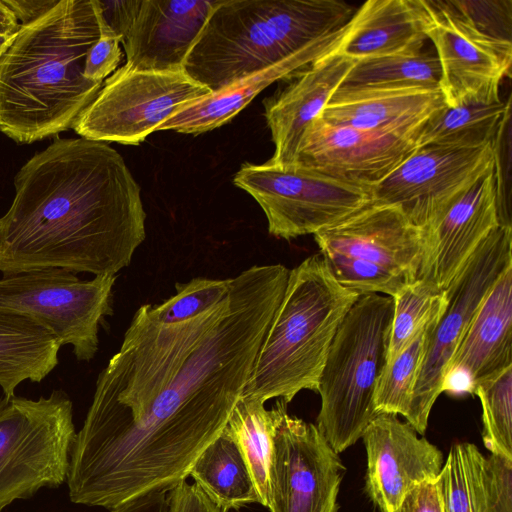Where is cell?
<instances>
[{
	"label": "cell",
	"instance_id": "cell-1",
	"mask_svg": "<svg viewBox=\"0 0 512 512\" xmlns=\"http://www.w3.org/2000/svg\"><path fill=\"white\" fill-rule=\"evenodd\" d=\"M289 271L252 266L231 278L217 306L181 323L157 322L150 304L138 308L76 433L73 503L112 509L187 479L243 394Z\"/></svg>",
	"mask_w": 512,
	"mask_h": 512
},
{
	"label": "cell",
	"instance_id": "cell-2",
	"mask_svg": "<svg viewBox=\"0 0 512 512\" xmlns=\"http://www.w3.org/2000/svg\"><path fill=\"white\" fill-rule=\"evenodd\" d=\"M0 217L3 276L60 268L116 275L144 241L140 186L105 142L55 139L18 171Z\"/></svg>",
	"mask_w": 512,
	"mask_h": 512
},
{
	"label": "cell",
	"instance_id": "cell-3",
	"mask_svg": "<svg viewBox=\"0 0 512 512\" xmlns=\"http://www.w3.org/2000/svg\"><path fill=\"white\" fill-rule=\"evenodd\" d=\"M100 34L95 0H60L20 25L0 58V132L29 144L72 128L103 85L84 76Z\"/></svg>",
	"mask_w": 512,
	"mask_h": 512
},
{
	"label": "cell",
	"instance_id": "cell-4",
	"mask_svg": "<svg viewBox=\"0 0 512 512\" xmlns=\"http://www.w3.org/2000/svg\"><path fill=\"white\" fill-rule=\"evenodd\" d=\"M357 10L339 0H217L184 72L213 93L298 54L339 51Z\"/></svg>",
	"mask_w": 512,
	"mask_h": 512
},
{
	"label": "cell",
	"instance_id": "cell-5",
	"mask_svg": "<svg viewBox=\"0 0 512 512\" xmlns=\"http://www.w3.org/2000/svg\"><path fill=\"white\" fill-rule=\"evenodd\" d=\"M359 296L336 281L319 253L290 270L242 395L288 404L302 390L317 392L333 338Z\"/></svg>",
	"mask_w": 512,
	"mask_h": 512
},
{
	"label": "cell",
	"instance_id": "cell-6",
	"mask_svg": "<svg viewBox=\"0 0 512 512\" xmlns=\"http://www.w3.org/2000/svg\"><path fill=\"white\" fill-rule=\"evenodd\" d=\"M393 298L363 293L342 320L328 351L317 392V427L338 454L361 438L378 414L375 394L387 362Z\"/></svg>",
	"mask_w": 512,
	"mask_h": 512
},
{
	"label": "cell",
	"instance_id": "cell-7",
	"mask_svg": "<svg viewBox=\"0 0 512 512\" xmlns=\"http://www.w3.org/2000/svg\"><path fill=\"white\" fill-rule=\"evenodd\" d=\"M313 236L336 281L359 294L393 298L417 280L423 229L396 206L369 202Z\"/></svg>",
	"mask_w": 512,
	"mask_h": 512
},
{
	"label": "cell",
	"instance_id": "cell-8",
	"mask_svg": "<svg viewBox=\"0 0 512 512\" xmlns=\"http://www.w3.org/2000/svg\"><path fill=\"white\" fill-rule=\"evenodd\" d=\"M75 436L72 401L63 390L37 400L0 399V512L67 481Z\"/></svg>",
	"mask_w": 512,
	"mask_h": 512
},
{
	"label": "cell",
	"instance_id": "cell-9",
	"mask_svg": "<svg viewBox=\"0 0 512 512\" xmlns=\"http://www.w3.org/2000/svg\"><path fill=\"white\" fill-rule=\"evenodd\" d=\"M510 266L512 229L497 226L445 290L446 304L432 328L405 418L416 432L425 433L448 364L485 297Z\"/></svg>",
	"mask_w": 512,
	"mask_h": 512
},
{
	"label": "cell",
	"instance_id": "cell-10",
	"mask_svg": "<svg viewBox=\"0 0 512 512\" xmlns=\"http://www.w3.org/2000/svg\"><path fill=\"white\" fill-rule=\"evenodd\" d=\"M116 275L80 280L60 268L0 278V306L35 319L60 343L71 345L79 361L94 358L99 326L112 314Z\"/></svg>",
	"mask_w": 512,
	"mask_h": 512
},
{
	"label": "cell",
	"instance_id": "cell-11",
	"mask_svg": "<svg viewBox=\"0 0 512 512\" xmlns=\"http://www.w3.org/2000/svg\"><path fill=\"white\" fill-rule=\"evenodd\" d=\"M262 208L271 235L315 234L370 202L368 190L298 166L244 163L233 178Z\"/></svg>",
	"mask_w": 512,
	"mask_h": 512
},
{
	"label": "cell",
	"instance_id": "cell-12",
	"mask_svg": "<svg viewBox=\"0 0 512 512\" xmlns=\"http://www.w3.org/2000/svg\"><path fill=\"white\" fill-rule=\"evenodd\" d=\"M210 93L184 71H139L123 65L103 82L72 128L89 140L138 145L178 110Z\"/></svg>",
	"mask_w": 512,
	"mask_h": 512
},
{
	"label": "cell",
	"instance_id": "cell-13",
	"mask_svg": "<svg viewBox=\"0 0 512 512\" xmlns=\"http://www.w3.org/2000/svg\"><path fill=\"white\" fill-rule=\"evenodd\" d=\"M425 3L426 34L436 49L447 105L500 101V84L510 74L511 39L479 25L459 1Z\"/></svg>",
	"mask_w": 512,
	"mask_h": 512
},
{
	"label": "cell",
	"instance_id": "cell-14",
	"mask_svg": "<svg viewBox=\"0 0 512 512\" xmlns=\"http://www.w3.org/2000/svg\"><path fill=\"white\" fill-rule=\"evenodd\" d=\"M272 413L267 507L271 512H337L345 470L338 454L315 424L291 416L283 400Z\"/></svg>",
	"mask_w": 512,
	"mask_h": 512
},
{
	"label": "cell",
	"instance_id": "cell-15",
	"mask_svg": "<svg viewBox=\"0 0 512 512\" xmlns=\"http://www.w3.org/2000/svg\"><path fill=\"white\" fill-rule=\"evenodd\" d=\"M498 147H417L385 179L368 189L370 202L398 207L423 229L499 160Z\"/></svg>",
	"mask_w": 512,
	"mask_h": 512
},
{
	"label": "cell",
	"instance_id": "cell-16",
	"mask_svg": "<svg viewBox=\"0 0 512 512\" xmlns=\"http://www.w3.org/2000/svg\"><path fill=\"white\" fill-rule=\"evenodd\" d=\"M497 226L511 227L502 197L499 160L423 228L424 246L417 280L445 291Z\"/></svg>",
	"mask_w": 512,
	"mask_h": 512
},
{
	"label": "cell",
	"instance_id": "cell-17",
	"mask_svg": "<svg viewBox=\"0 0 512 512\" xmlns=\"http://www.w3.org/2000/svg\"><path fill=\"white\" fill-rule=\"evenodd\" d=\"M418 134L368 131L316 118L298 149V165L369 189L417 148Z\"/></svg>",
	"mask_w": 512,
	"mask_h": 512
},
{
	"label": "cell",
	"instance_id": "cell-18",
	"mask_svg": "<svg viewBox=\"0 0 512 512\" xmlns=\"http://www.w3.org/2000/svg\"><path fill=\"white\" fill-rule=\"evenodd\" d=\"M366 491L381 512H393L417 485L436 480L443 454L396 414L378 413L364 430Z\"/></svg>",
	"mask_w": 512,
	"mask_h": 512
},
{
	"label": "cell",
	"instance_id": "cell-19",
	"mask_svg": "<svg viewBox=\"0 0 512 512\" xmlns=\"http://www.w3.org/2000/svg\"><path fill=\"white\" fill-rule=\"evenodd\" d=\"M217 0H141L122 40L126 63L139 71L181 72Z\"/></svg>",
	"mask_w": 512,
	"mask_h": 512
},
{
	"label": "cell",
	"instance_id": "cell-20",
	"mask_svg": "<svg viewBox=\"0 0 512 512\" xmlns=\"http://www.w3.org/2000/svg\"><path fill=\"white\" fill-rule=\"evenodd\" d=\"M356 61L336 51L310 64L281 92L264 101V114L275 146L270 163L283 167L296 163L305 132Z\"/></svg>",
	"mask_w": 512,
	"mask_h": 512
},
{
	"label": "cell",
	"instance_id": "cell-21",
	"mask_svg": "<svg viewBox=\"0 0 512 512\" xmlns=\"http://www.w3.org/2000/svg\"><path fill=\"white\" fill-rule=\"evenodd\" d=\"M445 106L441 89L338 88L318 118L360 130L419 135L429 118Z\"/></svg>",
	"mask_w": 512,
	"mask_h": 512
},
{
	"label": "cell",
	"instance_id": "cell-22",
	"mask_svg": "<svg viewBox=\"0 0 512 512\" xmlns=\"http://www.w3.org/2000/svg\"><path fill=\"white\" fill-rule=\"evenodd\" d=\"M427 18L423 0L366 1L339 52L356 60L418 54L428 40Z\"/></svg>",
	"mask_w": 512,
	"mask_h": 512
},
{
	"label": "cell",
	"instance_id": "cell-23",
	"mask_svg": "<svg viewBox=\"0 0 512 512\" xmlns=\"http://www.w3.org/2000/svg\"><path fill=\"white\" fill-rule=\"evenodd\" d=\"M511 366L512 266L505 270L485 297L446 371L463 369L477 386Z\"/></svg>",
	"mask_w": 512,
	"mask_h": 512
},
{
	"label": "cell",
	"instance_id": "cell-24",
	"mask_svg": "<svg viewBox=\"0 0 512 512\" xmlns=\"http://www.w3.org/2000/svg\"><path fill=\"white\" fill-rule=\"evenodd\" d=\"M334 52L313 50L288 58L223 90L190 102L159 125L156 131L173 130L198 135L218 128L231 121L273 82L293 78L310 64Z\"/></svg>",
	"mask_w": 512,
	"mask_h": 512
},
{
	"label": "cell",
	"instance_id": "cell-25",
	"mask_svg": "<svg viewBox=\"0 0 512 512\" xmlns=\"http://www.w3.org/2000/svg\"><path fill=\"white\" fill-rule=\"evenodd\" d=\"M61 345L40 323L0 306V387L15 395L23 381L41 382L57 365Z\"/></svg>",
	"mask_w": 512,
	"mask_h": 512
},
{
	"label": "cell",
	"instance_id": "cell-26",
	"mask_svg": "<svg viewBox=\"0 0 512 512\" xmlns=\"http://www.w3.org/2000/svg\"><path fill=\"white\" fill-rule=\"evenodd\" d=\"M189 476L226 511L261 502L245 456L227 426L200 453Z\"/></svg>",
	"mask_w": 512,
	"mask_h": 512
},
{
	"label": "cell",
	"instance_id": "cell-27",
	"mask_svg": "<svg viewBox=\"0 0 512 512\" xmlns=\"http://www.w3.org/2000/svg\"><path fill=\"white\" fill-rule=\"evenodd\" d=\"M509 102L470 103L445 106L422 126L417 147L437 145L475 148L499 144L509 116Z\"/></svg>",
	"mask_w": 512,
	"mask_h": 512
},
{
	"label": "cell",
	"instance_id": "cell-28",
	"mask_svg": "<svg viewBox=\"0 0 512 512\" xmlns=\"http://www.w3.org/2000/svg\"><path fill=\"white\" fill-rule=\"evenodd\" d=\"M441 69L437 56L389 55L357 60L339 88L380 89L422 87L440 89Z\"/></svg>",
	"mask_w": 512,
	"mask_h": 512
},
{
	"label": "cell",
	"instance_id": "cell-29",
	"mask_svg": "<svg viewBox=\"0 0 512 512\" xmlns=\"http://www.w3.org/2000/svg\"><path fill=\"white\" fill-rule=\"evenodd\" d=\"M239 444L253 477L260 504L268 505V472L272 452V409L264 403L241 396L226 424Z\"/></svg>",
	"mask_w": 512,
	"mask_h": 512
},
{
	"label": "cell",
	"instance_id": "cell-30",
	"mask_svg": "<svg viewBox=\"0 0 512 512\" xmlns=\"http://www.w3.org/2000/svg\"><path fill=\"white\" fill-rule=\"evenodd\" d=\"M443 308L429 320L404 350L386 363L378 381L375 394L377 413L400 414L404 418L407 417L414 384L429 337Z\"/></svg>",
	"mask_w": 512,
	"mask_h": 512
},
{
	"label": "cell",
	"instance_id": "cell-31",
	"mask_svg": "<svg viewBox=\"0 0 512 512\" xmlns=\"http://www.w3.org/2000/svg\"><path fill=\"white\" fill-rule=\"evenodd\" d=\"M461 444L475 512H512V460Z\"/></svg>",
	"mask_w": 512,
	"mask_h": 512
},
{
	"label": "cell",
	"instance_id": "cell-32",
	"mask_svg": "<svg viewBox=\"0 0 512 512\" xmlns=\"http://www.w3.org/2000/svg\"><path fill=\"white\" fill-rule=\"evenodd\" d=\"M387 362L404 350L429 320L444 307L445 291L416 280L395 297ZM386 362V363H387Z\"/></svg>",
	"mask_w": 512,
	"mask_h": 512
},
{
	"label": "cell",
	"instance_id": "cell-33",
	"mask_svg": "<svg viewBox=\"0 0 512 512\" xmlns=\"http://www.w3.org/2000/svg\"><path fill=\"white\" fill-rule=\"evenodd\" d=\"M474 394L482 405L484 445L512 460V366L477 384Z\"/></svg>",
	"mask_w": 512,
	"mask_h": 512
},
{
	"label": "cell",
	"instance_id": "cell-34",
	"mask_svg": "<svg viewBox=\"0 0 512 512\" xmlns=\"http://www.w3.org/2000/svg\"><path fill=\"white\" fill-rule=\"evenodd\" d=\"M231 278L197 277L176 285V293L163 303L150 304L154 319L161 324H176L194 319L217 306L227 295Z\"/></svg>",
	"mask_w": 512,
	"mask_h": 512
},
{
	"label": "cell",
	"instance_id": "cell-35",
	"mask_svg": "<svg viewBox=\"0 0 512 512\" xmlns=\"http://www.w3.org/2000/svg\"><path fill=\"white\" fill-rule=\"evenodd\" d=\"M436 484L442 512H475L461 443L450 449Z\"/></svg>",
	"mask_w": 512,
	"mask_h": 512
},
{
	"label": "cell",
	"instance_id": "cell-36",
	"mask_svg": "<svg viewBox=\"0 0 512 512\" xmlns=\"http://www.w3.org/2000/svg\"><path fill=\"white\" fill-rule=\"evenodd\" d=\"M100 37L89 49L84 67L85 78L104 82L121 61V39L111 30L100 25Z\"/></svg>",
	"mask_w": 512,
	"mask_h": 512
},
{
	"label": "cell",
	"instance_id": "cell-37",
	"mask_svg": "<svg viewBox=\"0 0 512 512\" xmlns=\"http://www.w3.org/2000/svg\"><path fill=\"white\" fill-rule=\"evenodd\" d=\"M169 512H228L216 505L195 483L183 480L169 491Z\"/></svg>",
	"mask_w": 512,
	"mask_h": 512
},
{
	"label": "cell",
	"instance_id": "cell-38",
	"mask_svg": "<svg viewBox=\"0 0 512 512\" xmlns=\"http://www.w3.org/2000/svg\"><path fill=\"white\" fill-rule=\"evenodd\" d=\"M140 2L141 0H95L100 24L111 30L122 42L134 20Z\"/></svg>",
	"mask_w": 512,
	"mask_h": 512
},
{
	"label": "cell",
	"instance_id": "cell-39",
	"mask_svg": "<svg viewBox=\"0 0 512 512\" xmlns=\"http://www.w3.org/2000/svg\"><path fill=\"white\" fill-rule=\"evenodd\" d=\"M393 512H442L436 480L425 481L414 487Z\"/></svg>",
	"mask_w": 512,
	"mask_h": 512
},
{
	"label": "cell",
	"instance_id": "cell-40",
	"mask_svg": "<svg viewBox=\"0 0 512 512\" xmlns=\"http://www.w3.org/2000/svg\"><path fill=\"white\" fill-rule=\"evenodd\" d=\"M169 491L170 489L147 491L110 509V512H169Z\"/></svg>",
	"mask_w": 512,
	"mask_h": 512
},
{
	"label": "cell",
	"instance_id": "cell-41",
	"mask_svg": "<svg viewBox=\"0 0 512 512\" xmlns=\"http://www.w3.org/2000/svg\"><path fill=\"white\" fill-rule=\"evenodd\" d=\"M60 0H2L21 25L30 24L53 9Z\"/></svg>",
	"mask_w": 512,
	"mask_h": 512
},
{
	"label": "cell",
	"instance_id": "cell-42",
	"mask_svg": "<svg viewBox=\"0 0 512 512\" xmlns=\"http://www.w3.org/2000/svg\"><path fill=\"white\" fill-rule=\"evenodd\" d=\"M475 382L463 369L451 368L445 372L442 382V392L451 395H463L475 393Z\"/></svg>",
	"mask_w": 512,
	"mask_h": 512
},
{
	"label": "cell",
	"instance_id": "cell-43",
	"mask_svg": "<svg viewBox=\"0 0 512 512\" xmlns=\"http://www.w3.org/2000/svg\"><path fill=\"white\" fill-rule=\"evenodd\" d=\"M20 25L14 14L0 0V34L15 35Z\"/></svg>",
	"mask_w": 512,
	"mask_h": 512
},
{
	"label": "cell",
	"instance_id": "cell-44",
	"mask_svg": "<svg viewBox=\"0 0 512 512\" xmlns=\"http://www.w3.org/2000/svg\"><path fill=\"white\" fill-rule=\"evenodd\" d=\"M14 35H4L0 34V58L10 45Z\"/></svg>",
	"mask_w": 512,
	"mask_h": 512
}]
</instances>
